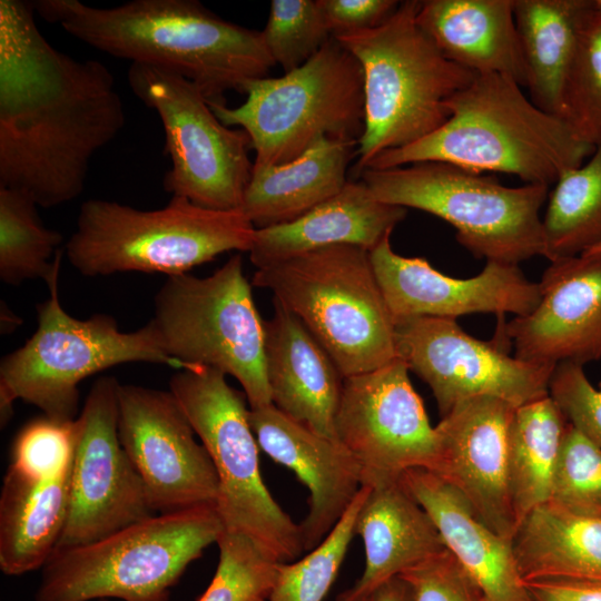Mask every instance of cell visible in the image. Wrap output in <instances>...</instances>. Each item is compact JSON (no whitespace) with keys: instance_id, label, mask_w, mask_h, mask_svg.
Masks as SVG:
<instances>
[{"instance_id":"cell-15","label":"cell","mask_w":601,"mask_h":601,"mask_svg":"<svg viewBox=\"0 0 601 601\" xmlns=\"http://www.w3.org/2000/svg\"><path fill=\"white\" fill-rule=\"evenodd\" d=\"M397 356L436 400L441 417L456 404L490 396L521 406L549 395L554 366L512 357L499 335L474 338L453 318L416 316L395 322Z\"/></svg>"},{"instance_id":"cell-21","label":"cell","mask_w":601,"mask_h":601,"mask_svg":"<svg viewBox=\"0 0 601 601\" xmlns=\"http://www.w3.org/2000/svg\"><path fill=\"white\" fill-rule=\"evenodd\" d=\"M259 447L290 469L309 491L308 512L299 524L304 551L328 535L362 487L361 467L346 447L285 415L273 404L249 408Z\"/></svg>"},{"instance_id":"cell-48","label":"cell","mask_w":601,"mask_h":601,"mask_svg":"<svg viewBox=\"0 0 601 601\" xmlns=\"http://www.w3.org/2000/svg\"><path fill=\"white\" fill-rule=\"evenodd\" d=\"M102 601H109V600H102Z\"/></svg>"},{"instance_id":"cell-13","label":"cell","mask_w":601,"mask_h":601,"mask_svg":"<svg viewBox=\"0 0 601 601\" xmlns=\"http://www.w3.org/2000/svg\"><path fill=\"white\" fill-rule=\"evenodd\" d=\"M127 79L134 95L160 118L171 162L164 189L204 208L240 209L254 166L248 134L225 126L201 90L174 70L131 63Z\"/></svg>"},{"instance_id":"cell-36","label":"cell","mask_w":601,"mask_h":601,"mask_svg":"<svg viewBox=\"0 0 601 601\" xmlns=\"http://www.w3.org/2000/svg\"><path fill=\"white\" fill-rule=\"evenodd\" d=\"M216 543L218 565L197 601H262L273 587L279 561L240 533L223 530Z\"/></svg>"},{"instance_id":"cell-4","label":"cell","mask_w":601,"mask_h":601,"mask_svg":"<svg viewBox=\"0 0 601 601\" xmlns=\"http://www.w3.org/2000/svg\"><path fill=\"white\" fill-rule=\"evenodd\" d=\"M421 1L406 0L381 26L335 38L358 61L365 127L357 145L362 173L381 152L408 146L442 127L449 101L476 73L451 61L417 22Z\"/></svg>"},{"instance_id":"cell-37","label":"cell","mask_w":601,"mask_h":601,"mask_svg":"<svg viewBox=\"0 0 601 601\" xmlns=\"http://www.w3.org/2000/svg\"><path fill=\"white\" fill-rule=\"evenodd\" d=\"M262 35L284 73L303 66L332 38L317 0H273Z\"/></svg>"},{"instance_id":"cell-30","label":"cell","mask_w":601,"mask_h":601,"mask_svg":"<svg viewBox=\"0 0 601 601\" xmlns=\"http://www.w3.org/2000/svg\"><path fill=\"white\" fill-rule=\"evenodd\" d=\"M512 550L522 580L601 581V518L570 513L546 502L519 524Z\"/></svg>"},{"instance_id":"cell-34","label":"cell","mask_w":601,"mask_h":601,"mask_svg":"<svg viewBox=\"0 0 601 601\" xmlns=\"http://www.w3.org/2000/svg\"><path fill=\"white\" fill-rule=\"evenodd\" d=\"M371 487L362 486L328 535L304 558L279 562L269 593L262 601H323L336 580L356 520Z\"/></svg>"},{"instance_id":"cell-7","label":"cell","mask_w":601,"mask_h":601,"mask_svg":"<svg viewBox=\"0 0 601 601\" xmlns=\"http://www.w3.org/2000/svg\"><path fill=\"white\" fill-rule=\"evenodd\" d=\"M62 249L47 278L49 297L37 307L38 327L33 335L0 363L1 425L13 413L18 398L32 404L52 418H77L79 383L115 365L147 362L176 370H196L168 356L158 345L147 323L135 332H121L116 319L96 314L78 319L60 304L58 278Z\"/></svg>"},{"instance_id":"cell-38","label":"cell","mask_w":601,"mask_h":601,"mask_svg":"<svg viewBox=\"0 0 601 601\" xmlns=\"http://www.w3.org/2000/svg\"><path fill=\"white\" fill-rule=\"evenodd\" d=\"M549 502L573 514L601 518V449L570 423Z\"/></svg>"},{"instance_id":"cell-5","label":"cell","mask_w":601,"mask_h":601,"mask_svg":"<svg viewBox=\"0 0 601 601\" xmlns=\"http://www.w3.org/2000/svg\"><path fill=\"white\" fill-rule=\"evenodd\" d=\"M252 285L300 319L344 378L398 357L395 321L362 247L327 246L257 268Z\"/></svg>"},{"instance_id":"cell-12","label":"cell","mask_w":601,"mask_h":601,"mask_svg":"<svg viewBox=\"0 0 601 601\" xmlns=\"http://www.w3.org/2000/svg\"><path fill=\"white\" fill-rule=\"evenodd\" d=\"M178 371L169 391L215 466L219 483L215 509L224 531L250 538L279 562L297 560L304 552L300 525L283 511L263 481L246 397L213 367Z\"/></svg>"},{"instance_id":"cell-1","label":"cell","mask_w":601,"mask_h":601,"mask_svg":"<svg viewBox=\"0 0 601 601\" xmlns=\"http://www.w3.org/2000/svg\"><path fill=\"white\" fill-rule=\"evenodd\" d=\"M35 12L32 2L0 1V187L55 207L82 193L125 109L108 68L52 47Z\"/></svg>"},{"instance_id":"cell-27","label":"cell","mask_w":601,"mask_h":601,"mask_svg":"<svg viewBox=\"0 0 601 601\" xmlns=\"http://www.w3.org/2000/svg\"><path fill=\"white\" fill-rule=\"evenodd\" d=\"M357 145L325 138L289 162L254 165L240 210L256 229L299 218L345 187Z\"/></svg>"},{"instance_id":"cell-22","label":"cell","mask_w":601,"mask_h":601,"mask_svg":"<svg viewBox=\"0 0 601 601\" xmlns=\"http://www.w3.org/2000/svg\"><path fill=\"white\" fill-rule=\"evenodd\" d=\"M264 321L267 380L273 405L313 432L336 440L343 380L332 357L306 326L273 298Z\"/></svg>"},{"instance_id":"cell-43","label":"cell","mask_w":601,"mask_h":601,"mask_svg":"<svg viewBox=\"0 0 601 601\" xmlns=\"http://www.w3.org/2000/svg\"><path fill=\"white\" fill-rule=\"evenodd\" d=\"M524 584L533 601H601V581L538 578Z\"/></svg>"},{"instance_id":"cell-28","label":"cell","mask_w":601,"mask_h":601,"mask_svg":"<svg viewBox=\"0 0 601 601\" xmlns=\"http://www.w3.org/2000/svg\"><path fill=\"white\" fill-rule=\"evenodd\" d=\"M72 462L48 481L8 467L0 494V568L7 575L42 569L56 552L69 508Z\"/></svg>"},{"instance_id":"cell-26","label":"cell","mask_w":601,"mask_h":601,"mask_svg":"<svg viewBox=\"0 0 601 601\" xmlns=\"http://www.w3.org/2000/svg\"><path fill=\"white\" fill-rule=\"evenodd\" d=\"M417 22L451 61L526 86L513 0L421 1Z\"/></svg>"},{"instance_id":"cell-29","label":"cell","mask_w":601,"mask_h":601,"mask_svg":"<svg viewBox=\"0 0 601 601\" xmlns=\"http://www.w3.org/2000/svg\"><path fill=\"white\" fill-rule=\"evenodd\" d=\"M591 0H513L530 100L562 114V91Z\"/></svg>"},{"instance_id":"cell-18","label":"cell","mask_w":601,"mask_h":601,"mask_svg":"<svg viewBox=\"0 0 601 601\" xmlns=\"http://www.w3.org/2000/svg\"><path fill=\"white\" fill-rule=\"evenodd\" d=\"M371 263L394 321L416 316L453 318L472 313L525 316L540 302L539 283L518 264L486 260L472 278H453L420 257L396 254L385 237L370 252Z\"/></svg>"},{"instance_id":"cell-17","label":"cell","mask_w":601,"mask_h":601,"mask_svg":"<svg viewBox=\"0 0 601 601\" xmlns=\"http://www.w3.org/2000/svg\"><path fill=\"white\" fill-rule=\"evenodd\" d=\"M118 436L156 514L216 505L218 476L170 391L119 386Z\"/></svg>"},{"instance_id":"cell-2","label":"cell","mask_w":601,"mask_h":601,"mask_svg":"<svg viewBox=\"0 0 601 601\" xmlns=\"http://www.w3.org/2000/svg\"><path fill=\"white\" fill-rule=\"evenodd\" d=\"M46 21L114 57L164 67L194 82L209 102L225 104L275 66L262 31L227 21L196 0H134L98 8L79 0H38Z\"/></svg>"},{"instance_id":"cell-45","label":"cell","mask_w":601,"mask_h":601,"mask_svg":"<svg viewBox=\"0 0 601 601\" xmlns=\"http://www.w3.org/2000/svg\"><path fill=\"white\" fill-rule=\"evenodd\" d=\"M21 323L20 318L9 309L3 303L1 304V333H10L14 331Z\"/></svg>"},{"instance_id":"cell-32","label":"cell","mask_w":601,"mask_h":601,"mask_svg":"<svg viewBox=\"0 0 601 601\" xmlns=\"http://www.w3.org/2000/svg\"><path fill=\"white\" fill-rule=\"evenodd\" d=\"M542 225L550 262L601 246V146L555 183Z\"/></svg>"},{"instance_id":"cell-19","label":"cell","mask_w":601,"mask_h":601,"mask_svg":"<svg viewBox=\"0 0 601 601\" xmlns=\"http://www.w3.org/2000/svg\"><path fill=\"white\" fill-rule=\"evenodd\" d=\"M516 406L480 396L456 404L435 426L433 473L454 486L496 534L512 541L518 529L509 480L510 428Z\"/></svg>"},{"instance_id":"cell-47","label":"cell","mask_w":601,"mask_h":601,"mask_svg":"<svg viewBox=\"0 0 601 601\" xmlns=\"http://www.w3.org/2000/svg\"><path fill=\"white\" fill-rule=\"evenodd\" d=\"M595 249H601V246H600V247H598V248H595ZM595 249H592V250H595Z\"/></svg>"},{"instance_id":"cell-41","label":"cell","mask_w":601,"mask_h":601,"mask_svg":"<svg viewBox=\"0 0 601 601\" xmlns=\"http://www.w3.org/2000/svg\"><path fill=\"white\" fill-rule=\"evenodd\" d=\"M400 577L411 587L413 601H487L449 550L406 570Z\"/></svg>"},{"instance_id":"cell-9","label":"cell","mask_w":601,"mask_h":601,"mask_svg":"<svg viewBox=\"0 0 601 601\" xmlns=\"http://www.w3.org/2000/svg\"><path fill=\"white\" fill-rule=\"evenodd\" d=\"M380 201L415 208L450 223L475 257L519 264L544 255L540 209L549 186L502 185L495 176L443 161L361 173Z\"/></svg>"},{"instance_id":"cell-20","label":"cell","mask_w":601,"mask_h":601,"mask_svg":"<svg viewBox=\"0 0 601 601\" xmlns=\"http://www.w3.org/2000/svg\"><path fill=\"white\" fill-rule=\"evenodd\" d=\"M540 286V302L525 316L497 326L515 357L556 365L601 358V249L550 262Z\"/></svg>"},{"instance_id":"cell-31","label":"cell","mask_w":601,"mask_h":601,"mask_svg":"<svg viewBox=\"0 0 601 601\" xmlns=\"http://www.w3.org/2000/svg\"><path fill=\"white\" fill-rule=\"evenodd\" d=\"M568 426L550 395L516 407L510 428L509 480L518 526L550 501Z\"/></svg>"},{"instance_id":"cell-16","label":"cell","mask_w":601,"mask_h":601,"mask_svg":"<svg viewBox=\"0 0 601 601\" xmlns=\"http://www.w3.org/2000/svg\"><path fill=\"white\" fill-rule=\"evenodd\" d=\"M119 386L114 376L99 377L76 418L69 515L57 550L97 542L156 514L119 441Z\"/></svg>"},{"instance_id":"cell-23","label":"cell","mask_w":601,"mask_h":601,"mask_svg":"<svg viewBox=\"0 0 601 601\" xmlns=\"http://www.w3.org/2000/svg\"><path fill=\"white\" fill-rule=\"evenodd\" d=\"M435 523L446 549L476 582L487 601H533L509 541L492 531L465 497L426 469H411L400 479Z\"/></svg>"},{"instance_id":"cell-25","label":"cell","mask_w":601,"mask_h":601,"mask_svg":"<svg viewBox=\"0 0 601 601\" xmlns=\"http://www.w3.org/2000/svg\"><path fill=\"white\" fill-rule=\"evenodd\" d=\"M406 216V208L377 200L363 180L347 181L335 196L299 218L255 230L249 258L257 268L333 245L368 252Z\"/></svg>"},{"instance_id":"cell-10","label":"cell","mask_w":601,"mask_h":601,"mask_svg":"<svg viewBox=\"0 0 601 601\" xmlns=\"http://www.w3.org/2000/svg\"><path fill=\"white\" fill-rule=\"evenodd\" d=\"M238 107L209 102L228 127L245 130L255 166L292 161L325 138L358 141L365 127L361 65L335 38L282 77L248 81Z\"/></svg>"},{"instance_id":"cell-39","label":"cell","mask_w":601,"mask_h":601,"mask_svg":"<svg viewBox=\"0 0 601 601\" xmlns=\"http://www.w3.org/2000/svg\"><path fill=\"white\" fill-rule=\"evenodd\" d=\"M76 434V420L35 418L17 434L9 466L31 480H51L71 463Z\"/></svg>"},{"instance_id":"cell-44","label":"cell","mask_w":601,"mask_h":601,"mask_svg":"<svg viewBox=\"0 0 601 601\" xmlns=\"http://www.w3.org/2000/svg\"><path fill=\"white\" fill-rule=\"evenodd\" d=\"M367 601H413V595L408 583L398 575L383 583Z\"/></svg>"},{"instance_id":"cell-35","label":"cell","mask_w":601,"mask_h":601,"mask_svg":"<svg viewBox=\"0 0 601 601\" xmlns=\"http://www.w3.org/2000/svg\"><path fill=\"white\" fill-rule=\"evenodd\" d=\"M561 119L580 141L601 146V12L592 0L564 81Z\"/></svg>"},{"instance_id":"cell-6","label":"cell","mask_w":601,"mask_h":601,"mask_svg":"<svg viewBox=\"0 0 601 601\" xmlns=\"http://www.w3.org/2000/svg\"><path fill=\"white\" fill-rule=\"evenodd\" d=\"M256 228L240 209L215 210L171 196L167 206L142 210L89 199L79 210L65 250L85 276L115 273L185 274L230 252H249Z\"/></svg>"},{"instance_id":"cell-33","label":"cell","mask_w":601,"mask_h":601,"mask_svg":"<svg viewBox=\"0 0 601 601\" xmlns=\"http://www.w3.org/2000/svg\"><path fill=\"white\" fill-rule=\"evenodd\" d=\"M37 207L29 195L0 187V278L4 284L47 280L56 266L62 235L42 224Z\"/></svg>"},{"instance_id":"cell-14","label":"cell","mask_w":601,"mask_h":601,"mask_svg":"<svg viewBox=\"0 0 601 601\" xmlns=\"http://www.w3.org/2000/svg\"><path fill=\"white\" fill-rule=\"evenodd\" d=\"M400 357L345 377L335 418L337 441L361 467L362 486L400 481L411 469L435 470L437 434Z\"/></svg>"},{"instance_id":"cell-42","label":"cell","mask_w":601,"mask_h":601,"mask_svg":"<svg viewBox=\"0 0 601 601\" xmlns=\"http://www.w3.org/2000/svg\"><path fill=\"white\" fill-rule=\"evenodd\" d=\"M332 37L374 29L397 9L395 0H317Z\"/></svg>"},{"instance_id":"cell-3","label":"cell","mask_w":601,"mask_h":601,"mask_svg":"<svg viewBox=\"0 0 601 601\" xmlns=\"http://www.w3.org/2000/svg\"><path fill=\"white\" fill-rule=\"evenodd\" d=\"M512 78L476 75L447 104L451 116L434 132L377 155L365 169L443 161L504 173L550 186L583 165L595 147L580 141L559 117L536 107Z\"/></svg>"},{"instance_id":"cell-24","label":"cell","mask_w":601,"mask_h":601,"mask_svg":"<svg viewBox=\"0 0 601 601\" xmlns=\"http://www.w3.org/2000/svg\"><path fill=\"white\" fill-rule=\"evenodd\" d=\"M355 531L364 542L365 569L336 601H367L386 581L447 550L428 513L401 481L371 487Z\"/></svg>"},{"instance_id":"cell-11","label":"cell","mask_w":601,"mask_h":601,"mask_svg":"<svg viewBox=\"0 0 601 601\" xmlns=\"http://www.w3.org/2000/svg\"><path fill=\"white\" fill-rule=\"evenodd\" d=\"M158 345L189 366H208L235 377L249 408L270 405L265 332L243 270L231 256L208 277L168 276L148 322Z\"/></svg>"},{"instance_id":"cell-40","label":"cell","mask_w":601,"mask_h":601,"mask_svg":"<svg viewBox=\"0 0 601 601\" xmlns=\"http://www.w3.org/2000/svg\"><path fill=\"white\" fill-rule=\"evenodd\" d=\"M549 395L568 422L601 449V382L597 388L582 365L559 363L550 378Z\"/></svg>"},{"instance_id":"cell-46","label":"cell","mask_w":601,"mask_h":601,"mask_svg":"<svg viewBox=\"0 0 601 601\" xmlns=\"http://www.w3.org/2000/svg\"><path fill=\"white\" fill-rule=\"evenodd\" d=\"M594 9L601 12V0H592Z\"/></svg>"},{"instance_id":"cell-8","label":"cell","mask_w":601,"mask_h":601,"mask_svg":"<svg viewBox=\"0 0 601 601\" xmlns=\"http://www.w3.org/2000/svg\"><path fill=\"white\" fill-rule=\"evenodd\" d=\"M215 506L155 514L97 542L57 550L35 601H168L187 566L217 542Z\"/></svg>"}]
</instances>
